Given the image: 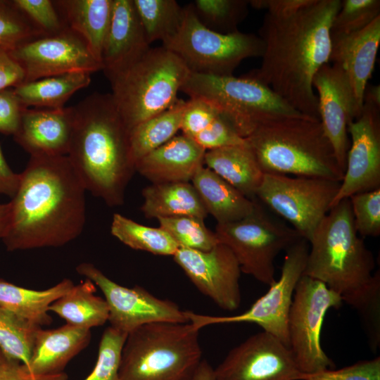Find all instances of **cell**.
<instances>
[{
  "label": "cell",
  "mask_w": 380,
  "mask_h": 380,
  "mask_svg": "<svg viewBox=\"0 0 380 380\" xmlns=\"http://www.w3.org/2000/svg\"><path fill=\"white\" fill-rule=\"evenodd\" d=\"M188 101L178 99L170 108L134 126L129 130V146L134 163L160 147L180 130Z\"/></svg>",
  "instance_id": "cell-32"
},
{
  "label": "cell",
  "mask_w": 380,
  "mask_h": 380,
  "mask_svg": "<svg viewBox=\"0 0 380 380\" xmlns=\"http://www.w3.org/2000/svg\"><path fill=\"white\" fill-rule=\"evenodd\" d=\"M219 115L208 103L199 99H189L183 115L180 130L182 134L193 139Z\"/></svg>",
  "instance_id": "cell-46"
},
{
  "label": "cell",
  "mask_w": 380,
  "mask_h": 380,
  "mask_svg": "<svg viewBox=\"0 0 380 380\" xmlns=\"http://www.w3.org/2000/svg\"><path fill=\"white\" fill-rule=\"evenodd\" d=\"M1 240L8 251L60 247L77 238L86 220L85 191L67 156H30Z\"/></svg>",
  "instance_id": "cell-2"
},
{
  "label": "cell",
  "mask_w": 380,
  "mask_h": 380,
  "mask_svg": "<svg viewBox=\"0 0 380 380\" xmlns=\"http://www.w3.org/2000/svg\"><path fill=\"white\" fill-rule=\"evenodd\" d=\"M172 257L197 289L219 308L229 312L239 308L241 271L227 246L219 243L206 251L179 248Z\"/></svg>",
  "instance_id": "cell-17"
},
{
  "label": "cell",
  "mask_w": 380,
  "mask_h": 380,
  "mask_svg": "<svg viewBox=\"0 0 380 380\" xmlns=\"http://www.w3.org/2000/svg\"><path fill=\"white\" fill-rule=\"evenodd\" d=\"M357 310L366 332L370 348L380 346V273L374 272L373 281L353 307Z\"/></svg>",
  "instance_id": "cell-42"
},
{
  "label": "cell",
  "mask_w": 380,
  "mask_h": 380,
  "mask_svg": "<svg viewBox=\"0 0 380 380\" xmlns=\"http://www.w3.org/2000/svg\"><path fill=\"white\" fill-rule=\"evenodd\" d=\"M26 108L15 95L13 88L0 91V133L14 135Z\"/></svg>",
  "instance_id": "cell-47"
},
{
  "label": "cell",
  "mask_w": 380,
  "mask_h": 380,
  "mask_svg": "<svg viewBox=\"0 0 380 380\" xmlns=\"http://www.w3.org/2000/svg\"><path fill=\"white\" fill-rule=\"evenodd\" d=\"M77 272L102 291L109 310L111 327L128 334L144 324L157 322L187 323L186 310L175 303L159 298L140 286L132 288L109 279L90 262H82Z\"/></svg>",
  "instance_id": "cell-14"
},
{
  "label": "cell",
  "mask_w": 380,
  "mask_h": 380,
  "mask_svg": "<svg viewBox=\"0 0 380 380\" xmlns=\"http://www.w3.org/2000/svg\"><path fill=\"white\" fill-rule=\"evenodd\" d=\"M298 380H380V357L360 360L338 369L300 374Z\"/></svg>",
  "instance_id": "cell-44"
},
{
  "label": "cell",
  "mask_w": 380,
  "mask_h": 380,
  "mask_svg": "<svg viewBox=\"0 0 380 380\" xmlns=\"http://www.w3.org/2000/svg\"><path fill=\"white\" fill-rule=\"evenodd\" d=\"M127 334L107 327L101 336L96 365L84 380H120L121 352Z\"/></svg>",
  "instance_id": "cell-40"
},
{
  "label": "cell",
  "mask_w": 380,
  "mask_h": 380,
  "mask_svg": "<svg viewBox=\"0 0 380 380\" xmlns=\"http://www.w3.org/2000/svg\"><path fill=\"white\" fill-rule=\"evenodd\" d=\"M341 0H312L293 13L265 15L259 30L264 49L260 68L246 75L272 89L303 115L319 120L312 85L329 63L331 26Z\"/></svg>",
  "instance_id": "cell-1"
},
{
  "label": "cell",
  "mask_w": 380,
  "mask_h": 380,
  "mask_svg": "<svg viewBox=\"0 0 380 380\" xmlns=\"http://www.w3.org/2000/svg\"><path fill=\"white\" fill-rule=\"evenodd\" d=\"M73 110L67 154L87 191L110 207L121 205L134 175L129 131L111 94L94 93Z\"/></svg>",
  "instance_id": "cell-3"
},
{
  "label": "cell",
  "mask_w": 380,
  "mask_h": 380,
  "mask_svg": "<svg viewBox=\"0 0 380 380\" xmlns=\"http://www.w3.org/2000/svg\"><path fill=\"white\" fill-rule=\"evenodd\" d=\"M91 83V74L70 72L23 82L13 88L26 108L58 109L77 91Z\"/></svg>",
  "instance_id": "cell-30"
},
{
  "label": "cell",
  "mask_w": 380,
  "mask_h": 380,
  "mask_svg": "<svg viewBox=\"0 0 380 380\" xmlns=\"http://www.w3.org/2000/svg\"><path fill=\"white\" fill-rule=\"evenodd\" d=\"M111 234L135 250L154 255H172L179 248L164 229L142 225L119 213H115L110 225Z\"/></svg>",
  "instance_id": "cell-33"
},
{
  "label": "cell",
  "mask_w": 380,
  "mask_h": 380,
  "mask_svg": "<svg viewBox=\"0 0 380 380\" xmlns=\"http://www.w3.org/2000/svg\"><path fill=\"white\" fill-rule=\"evenodd\" d=\"M91 340L90 329L65 324L52 329H40L36 336L28 366L37 375L63 372L67 364L84 350Z\"/></svg>",
  "instance_id": "cell-24"
},
{
  "label": "cell",
  "mask_w": 380,
  "mask_h": 380,
  "mask_svg": "<svg viewBox=\"0 0 380 380\" xmlns=\"http://www.w3.org/2000/svg\"><path fill=\"white\" fill-rule=\"evenodd\" d=\"M74 286L64 279L45 290H33L0 279V306L40 327L49 325L52 318L50 305Z\"/></svg>",
  "instance_id": "cell-29"
},
{
  "label": "cell",
  "mask_w": 380,
  "mask_h": 380,
  "mask_svg": "<svg viewBox=\"0 0 380 380\" xmlns=\"http://www.w3.org/2000/svg\"><path fill=\"white\" fill-rule=\"evenodd\" d=\"M181 91L190 99L202 100L213 106L244 139L269 122L309 117L291 106L269 87L246 75L190 73Z\"/></svg>",
  "instance_id": "cell-8"
},
{
  "label": "cell",
  "mask_w": 380,
  "mask_h": 380,
  "mask_svg": "<svg viewBox=\"0 0 380 380\" xmlns=\"http://www.w3.org/2000/svg\"><path fill=\"white\" fill-rule=\"evenodd\" d=\"M96 291L95 284L87 279L53 302L49 310L74 327L90 329L102 326L108 319L109 310L106 300L95 295Z\"/></svg>",
  "instance_id": "cell-31"
},
{
  "label": "cell",
  "mask_w": 380,
  "mask_h": 380,
  "mask_svg": "<svg viewBox=\"0 0 380 380\" xmlns=\"http://www.w3.org/2000/svg\"><path fill=\"white\" fill-rule=\"evenodd\" d=\"M204 165L246 197L256 198L265 173L247 143L206 151Z\"/></svg>",
  "instance_id": "cell-26"
},
{
  "label": "cell",
  "mask_w": 380,
  "mask_h": 380,
  "mask_svg": "<svg viewBox=\"0 0 380 380\" xmlns=\"http://www.w3.org/2000/svg\"><path fill=\"white\" fill-rule=\"evenodd\" d=\"M199 330L190 322H157L129 333L120 380H191L203 360Z\"/></svg>",
  "instance_id": "cell-6"
},
{
  "label": "cell",
  "mask_w": 380,
  "mask_h": 380,
  "mask_svg": "<svg viewBox=\"0 0 380 380\" xmlns=\"http://www.w3.org/2000/svg\"><path fill=\"white\" fill-rule=\"evenodd\" d=\"M190 4L202 25L221 34L239 31L248 13V0H195Z\"/></svg>",
  "instance_id": "cell-36"
},
{
  "label": "cell",
  "mask_w": 380,
  "mask_h": 380,
  "mask_svg": "<svg viewBox=\"0 0 380 380\" xmlns=\"http://www.w3.org/2000/svg\"><path fill=\"white\" fill-rule=\"evenodd\" d=\"M44 35L14 5L0 0V47L12 50L30 39Z\"/></svg>",
  "instance_id": "cell-39"
},
{
  "label": "cell",
  "mask_w": 380,
  "mask_h": 380,
  "mask_svg": "<svg viewBox=\"0 0 380 380\" xmlns=\"http://www.w3.org/2000/svg\"><path fill=\"white\" fill-rule=\"evenodd\" d=\"M363 103L371 104L380 108V86L367 84L363 94Z\"/></svg>",
  "instance_id": "cell-51"
},
{
  "label": "cell",
  "mask_w": 380,
  "mask_h": 380,
  "mask_svg": "<svg viewBox=\"0 0 380 380\" xmlns=\"http://www.w3.org/2000/svg\"><path fill=\"white\" fill-rule=\"evenodd\" d=\"M214 372L216 380H298L301 374L289 347L264 331L231 349Z\"/></svg>",
  "instance_id": "cell-16"
},
{
  "label": "cell",
  "mask_w": 380,
  "mask_h": 380,
  "mask_svg": "<svg viewBox=\"0 0 380 380\" xmlns=\"http://www.w3.org/2000/svg\"><path fill=\"white\" fill-rule=\"evenodd\" d=\"M73 118L72 107L25 108L14 139L30 156H67Z\"/></svg>",
  "instance_id": "cell-21"
},
{
  "label": "cell",
  "mask_w": 380,
  "mask_h": 380,
  "mask_svg": "<svg viewBox=\"0 0 380 380\" xmlns=\"http://www.w3.org/2000/svg\"><path fill=\"white\" fill-rule=\"evenodd\" d=\"M25 82V72L9 51L0 47V91L14 88Z\"/></svg>",
  "instance_id": "cell-48"
},
{
  "label": "cell",
  "mask_w": 380,
  "mask_h": 380,
  "mask_svg": "<svg viewBox=\"0 0 380 380\" xmlns=\"http://www.w3.org/2000/svg\"><path fill=\"white\" fill-rule=\"evenodd\" d=\"M308 251L309 243L304 239L286 249L279 278L244 312L212 316L186 310L189 322L198 329L217 324L254 323L289 347V315L296 285L305 270Z\"/></svg>",
  "instance_id": "cell-13"
},
{
  "label": "cell",
  "mask_w": 380,
  "mask_h": 380,
  "mask_svg": "<svg viewBox=\"0 0 380 380\" xmlns=\"http://www.w3.org/2000/svg\"><path fill=\"white\" fill-rule=\"evenodd\" d=\"M355 229L360 237L380 235V188L349 198Z\"/></svg>",
  "instance_id": "cell-41"
},
{
  "label": "cell",
  "mask_w": 380,
  "mask_h": 380,
  "mask_svg": "<svg viewBox=\"0 0 380 380\" xmlns=\"http://www.w3.org/2000/svg\"><path fill=\"white\" fill-rule=\"evenodd\" d=\"M341 182L265 173L256 198L308 241L331 208Z\"/></svg>",
  "instance_id": "cell-12"
},
{
  "label": "cell",
  "mask_w": 380,
  "mask_h": 380,
  "mask_svg": "<svg viewBox=\"0 0 380 380\" xmlns=\"http://www.w3.org/2000/svg\"><path fill=\"white\" fill-rule=\"evenodd\" d=\"M342 298L324 283L303 275L298 282L288 318L289 348L301 374L334 369L321 345L324 317Z\"/></svg>",
  "instance_id": "cell-11"
},
{
  "label": "cell",
  "mask_w": 380,
  "mask_h": 380,
  "mask_svg": "<svg viewBox=\"0 0 380 380\" xmlns=\"http://www.w3.org/2000/svg\"><path fill=\"white\" fill-rule=\"evenodd\" d=\"M41 328L0 306V350L8 357L28 366Z\"/></svg>",
  "instance_id": "cell-35"
},
{
  "label": "cell",
  "mask_w": 380,
  "mask_h": 380,
  "mask_svg": "<svg viewBox=\"0 0 380 380\" xmlns=\"http://www.w3.org/2000/svg\"><path fill=\"white\" fill-rule=\"evenodd\" d=\"M160 227L167 232L179 248L206 251L220 243L215 232L203 220L193 216H177L157 219Z\"/></svg>",
  "instance_id": "cell-37"
},
{
  "label": "cell",
  "mask_w": 380,
  "mask_h": 380,
  "mask_svg": "<svg viewBox=\"0 0 380 380\" xmlns=\"http://www.w3.org/2000/svg\"><path fill=\"white\" fill-rule=\"evenodd\" d=\"M205 153L191 138L175 135L139 160L135 170L152 184L188 182L204 165Z\"/></svg>",
  "instance_id": "cell-22"
},
{
  "label": "cell",
  "mask_w": 380,
  "mask_h": 380,
  "mask_svg": "<svg viewBox=\"0 0 380 380\" xmlns=\"http://www.w3.org/2000/svg\"><path fill=\"white\" fill-rule=\"evenodd\" d=\"M245 139L264 173L343 179L344 172L319 120L306 117L274 121Z\"/></svg>",
  "instance_id": "cell-5"
},
{
  "label": "cell",
  "mask_w": 380,
  "mask_h": 380,
  "mask_svg": "<svg viewBox=\"0 0 380 380\" xmlns=\"http://www.w3.org/2000/svg\"><path fill=\"white\" fill-rule=\"evenodd\" d=\"M347 129L350 142L346 168L331 207L353 194L380 188V108L363 103Z\"/></svg>",
  "instance_id": "cell-19"
},
{
  "label": "cell",
  "mask_w": 380,
  "mask_h": 380,
  "mask_svg": "<svg viewBox=\"0 0 380 380\" xmlns=\"http://www.w3.org/2000/svg\"><path fill=\"white\" fill-rule=\"evenodd\" d=\"M191 380H216L214 368L206 360L203 359Z\"/></svg>",
  "instance_id": "cell-52"
},
{
  "label": "cell",
  "mask_w": 380,
  "mask_h": 380,
  "mask_svg": "<svg viewBox=\"0 0 380 380\" xmlns=\"http://www.w3.org/2000/svg\"><path fill=\"white\" fill-rule=\"evenodd\" d=\"M312 0H248L249 6L255 9H265L267 13L276 16L297 12L310 4Z\"/></svg>",
  "instance_id": "cell-49"
},
{
  "label": "cell",
  "mask_w": 380,
  "mask_h": 380,
  "mask_svg": "<svg viewBox=\"0 0 380 380\" xmlns=\"http://www.w3.org/2000/svg\"><path fill=\"white\" fill-rule=\"evenodd\" d=\"M141 210L146 218L193 216L204 220L208 213L190 182L152 184L142 190Z\"/></svg>",
  "instance_id": "cell-28"
},
{
  "label": "cell",
  "mask_w": 380,
  "mask_h": 380,
  "mask_svg": "<svg viewBox=\"0 0 380 380\" xmlns=\"http://www.w3.org/2000/svg\"><path fill=\"white\" fill-rule=\"evenodd\" d=\"M380 17L379 0H341L330 30L331 36L358 32Z\"/></svg>",
  "instance_id": "cell-38"
},
{
  "label": "cell",
  "mask_w": 380,
  "mask_h": 380,
  "mask_svg": "<svg viewBox=\"0 0 380 380\" xmlns=\"http://www.w3.org/2000/svg\"><path fill=\"white\" fill-rule=\"evenodd\" d=\"M113 0H60L66 25L77 33L101 64V53L109 27ZM102 66V65H101Z\"/></svg>",
  "instance_id": "cell-27"
},
{
  "label": "cell",
  "mask_w": 380,
  "mask_h": 380,
  "mask_svg": "<svg viewBox=\"0 0 380 380\" xmlns=\"http://www.w3.org/2000/svg\"><path fill=\"white\" fill-rule=\"evenodd\" d=\"M184 8L179 28L162 46L177 55L191 73L230 76L243 60L262 56L264 46L259 36L239 30L216 32L198 21L191 4Z\"/></svg>",
  "instance_id": "cell-9"
},
{
  "label": "cell",
  "mask_w": 380,
  "mask_h": 380,
  "mask_svg": "<svg viewBox=\"0 0 380 380\" xmlns=\"http://www.w3.org/2000/svg\"><path fill=\"white\" fill-rule=\"evenodd\" d=\"M192 139L205 151L246 143V139L220 114Z\"/></svg>",
  "instance_id": "cell-45"
},
{
  "label": "cell",
  "mask_w": 380,
  "mask_h": 380,
  "mask_svg": "<svg viewBox=\"0 0 380 380\" xmlns=\"http://www.w3.org/2000/svg\"><path fill=\"white\" fill-rule=\"evenodd\" d=\"M133 0H113L102 53V71L108 80L125 70L150 49Z\"/></svg>",
  "instance_id": "cell-20"
},
{
  "label": "cell",
  "mask_w": 380,
  "mask_h": 380,
  "mask_svg": "<svg viewBox=\"0 0 380 380\" xmlns=\"http://www.w3.org/2000/svg\"><path fill=\"white\" fill-rule=\"evenodd\" d=\"M10 215L9 203H0V239H1L5 234L8 227Z\"/></svg>",
  "instance_id": "cell-53"
},
{
  "label": "cell",
  "mask_w": 380,
  "mask_h": 380,
  "mask_svg": "<svg viewBox=\"0 0 380 380\" xmlns=\"http://www.w3.org/2000/svg\"><path fill=\"white\" fill-rule=\"evenodd\" d=\"M135 9L149 44L165 42L179 28L184 8L175 0H133Z\"/></svg>",
  "instance_id": "cell-34"
},
{
  "label": "cell",
  "mask_w": 380,
  "mask_h": 380,
  "mask_svg": "<svg viewBox=\"0 0 380 380\" xmlns=\"http://www.w3.org/2000/svg\"><path fill=\"white\" fill-rule=\"evenodd\" d=\"M20 179V174L12 170L0 147V195L12 198L18 188Z\"/></svg>",
  "instance_id": "cell-50"
},
{
  "label": "cell",
  "mask_w": 380,
  "mask_h": 380,
  "mask_svg": "<svg viewBox=\"0 0 380 380\" xmlns=\"http://www.w3.org/2000/svg\"><path fill=\"white\" fill-rule=\"evenodd\" d=\"M191 182L217 224L241 220L254 210L256 198L246 197L206 166L199 168Z\"/></svg>",
  "instance_id": "cell-25"
},
{
  "label": "cell",
  "mask_w": 380,
  "mask_h": 380,
  "mask_svg": "<svg viewBox=\"0 0 380 380\" xmlns=\"http://www.w3.org/2000/svg\"><path fill=\"white\" fill-rule=\"evenodd\" d=\"M25 72V82L70 72L102 70L85 41L68 26L30 39L9 51Z\"/></svg>",
  "instance_id": "cell-15"
},
{
  "label": "cell",
  "mask_w": 380,
  "mask_h": 380,
  "mask_svg": "<svg viewBox=\"0 0 380 380\" xmlns=\"http://www.w3.org/2000/svg\"><path fill=\"white\" fill-rule=\"evenodd\" d=\"M190 71L164 46L150 48L131 66L109 79L111 95L129 131L172 106Z\"/></svg>",
  "instance_id": "cell-7"
},
{
  "label": "cell",
  "mask_w": 380,
  "mask_h": 380,
  "mask_svg": "<svg viewBox=\"0 0 380 380\" xmlns=\"http://www.w3.org/2000/svg\"><path fill=\"white\" fill-rule=\"evenodd\" d=\"M312 85L318 94L319 121L344 172L350 146L348 125L360 115L362 106L347 74L338 64H324L316 72Z\"/></svg>",
  "instance_id": "cell-18"
},
{
  "label": "cell",
  "mask_w": 380,
  "mask_h": 380,
  "mask_svg": "<svg viewBox=\"0 0 380 380\" xmlns=\"http://www.w3.org/2000/svg\"><path fill=\"white\" fill-rule=\"evenodd\" d=\"M308 243L303 275L324 283L353 307L373 281L375 262L355 229L349 198L331 207Z\"/></svg>",
  "instance_id": "cell-4"
},
{
  "label": "cell",
  "mask_w": 380,
  "mask_h": 380,
  "mask_svg": "<svg viewBox=\"0 0 380 380\" xmlns=\"http://www.w3.org/2000/svg\"><path fill=\"white\" fill-rule=\"evenodd\" d=\"M215 232L220 243L231 250L241 272L269 286L276 280L274 262L277 255L303 239L291 226L266 212L257 198L250 215L217 224Z\"/></svg>",
  "instance_id": "cell-10"
},
{
  "label": "cell",
  "mask_w": 380,
  "mask_h": 380,
  "mask_svg": "<svg viewBox=\"0 0 380 380\" xmlns=\"http://www.w3.org/2000/svg\"><path fill=\"white\" fill-rule=\"evenodd\" d=\"M16 8L44 34L57 33L67 27L51 0H13Z\"/></svg>",
  "instance_id": "cell-43"
},
{
  "label": "cell",
  "mask_w": 380,
  "mask_h": 380,
  "mask_svg": "<svg viewBox=\"0 0 380 380\" xmlns=\"http://www.w3.org/2000/svg\"><path fill=\"white\" fill-rule=\"evenodd\" d=\"M379 44L380 17L358 32L331 36L329 62L339 65L344 70L361 106H363L365 89L372 77Z\"/></svg>",
  "instance_id": "cell-23"
}]
</instances>
